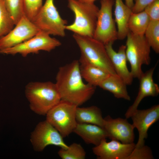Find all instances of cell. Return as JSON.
Returning a JSON list of instances; mask_svg holds the SVG:
<instances>
[{"instance_id": "cell-11", "label": "cell", "mask_w": 159, "mask_h": 159, "mask_svg": "<svg viewBox=\"0 0 159 159\" xmlns=\"http://www.w3.org/2000/svg\"><path fill=\"white\" fill-rule=\"evenodd\" d=\"M40 30L25 15L15 26L0 39V50L11 48L32 38Z\"/></svg>"}, {"instance_id": "cell-20", "label": "cell", "mask_w": 159, "mask_h": 159, "mask_svg": "<svg viewBox=\"0 0 159 159\" xmlns=\"http://www.w3.org/2000/svg\"><path fill=\"white\" fill-rule=\"evenodd\" d=\"M75 115L78 123L92 124L103 127L104 118L100 109L96 106L82 107L77 106Z\"/></svg>"}, {"instance_id": "cell-8", "label": "cell", "mask_w": 159, "mask_h": 159, "mask_svg": "<svg viewBox=\"0 0 159 159\" xmlns=\"http://www.w3.org/2000/svg\"><path fill=\"white\" fill-rule=\"evenodd\" d=\"M115 0H101L96 26L93 38L105 45L117 39V30L112 17V9Z\"/></svg>"}, {"instance_id": "cell-4", "label": "cell", "mask_w": 159, "mask_h": 159, "mask_svg": "<svg viewBox=\"0 0 159 159\" xmlns=\"http://www.w3.org/2000/svg\"><path fill=\"white\" fill-rule=\"evenodd\" d=\"M73 37L80 51V57L110 74H116L105 45L93 37L74 34Z\"/></svg>"}, {"instance_id": "cell-30", "label": "cell", "mask_w": 159, "mask_h": 159, "mask_svg": "<svg viewBox=\"0 0 159 159\" xmlns=\"http://www.w3.org/2000/svg\"><path fill=\"white\" fill-rule=\"evenodd\" d=\"M155 0H135L132 12L137 13L143 11L145 8Z\"/></svg>"}, {"instance_id": "cell-21", "label": "cell", "mask_w": 159, "mask_h": 159, "mask_svg": "<svg viewBox=\"0 0 159 159\" xmlns=\"http://www.w3.org/2000/svg\"><path fill=\"white\" fill-rule=\"evenodd\" d=\"M127 85L117 74H110L99 86L103 89L112 93L117 98L123 99L130 101Z\"/></svg>"}, {"instance_id": "cell-14", "label": "cell", "mask_w": 159, "mask_h": 159, "mask_svg": "<svg viewBox=\"0 0 159 159\" xmlns=\"http://www.w3.org/2000/svg\"><path fill=\"white\" fill-rule=\"evenodd\" d=\"M103 140L92 148L94 154L99 159H127L135 146L134 143L124 144L115 140Z\"/></svg>"}, {"instance_id": "cell-24", "label": "cell", "mask_w": 159, "mask_h": 159, "mask_svg": "<svg viewBox=\"0 0 159 159\" xmlns=\"http://www.w3.org/2000/svg\"><path fill=\"white\" fill-rule=\"evenodd\" d=\"M15 25L4 0H0V39L9 33Z\"/></svg>"}, {"instance_id": "cell-5", "label": "cell", "mask_w": 159, "mask_h": 159, "mask_svg": "<svg viewBox=\"0 0 159 159\" xmlns=\"http://www.w3.org/2000/svg\"><path fill=\"white\" fill-rule=\"evenodd\" d=\"M126 54L133 78L139 79L143 72L142 66L150 62L151 47L144 35H138L129 31L127 36Z\"/></svg>"}, {"instance_id": "cell-18", "label": "cell", "mask_w": 159, "mask_h": 159, "mask_svg": "<svg viewBox=\"0 0 159 159\" xmlns=\"http://www.w3.org/2000/svg\"><path fill=\"white\" fill-rule=\"evenodd\" d=\"M80 69L83 79L87 83L95 87L99 86L110 74L103 69L91 64L80 57Z\"/></svg>"}, {"instance_id": "cell-31", "label": "cell", "mask_w": 159, "mask_h": 159, "mask_svg": "<svg viewBox=\"0 0 159 159\" xmlns=\"http://www.w3.org/2000/svg\"><path fill=\"white\" fill-rule=\"evenodd\" d=\"M125 4L132 9L134 5V0H125Z\"/></svg>"}, {"instance_id": "cell-22", "label": "cell", "mask_w": 159, "mask_h": 159, "mask_svg": "<svg viewBox=\"0 0 159 159\" xmlns=\"http://www.w3.org/2000/svg\"><path fill=\"white\" fill-rule=\"evenodd\" d=\"M150 21L149 16L144 10L137 13L132 12L128 23V29L134 34L144 35Z\"/></svg>"}, {"instance_id": "cell-23", "label": "cell", "mask_w": 159, "mask_h": 159, "mask_svg": "<svg viewBox=\"0 0 159 159\" xmlns=\"http://www.w3.org/2000/svg\"><path fill=\"white\" fill-rule=\"evenodd\" d=\"M144 36L150 47L159 53V21H150Z\"/></svg>"}, {"instance_id": "cell-2", "label": "cell", "mask_w": 159, "mask_h": 159, "mask_svg": "<svg viewBox=\"0 0 159 159\" xmlns=\"http://www.w3.org/2000/svg\"><path fill=\"white\" fill-rule=\"evenodd\" d=\"M25 93L31 110L41 115H46L61 100L55 83L50 81L30 82Z\"/></svg>"}, {"instance_id": "cell-1", "label": "cell", "mask_w": 159, "mask_h": 159, "mask_svg": "<svg viewBox=\"0 0 159 159\" xmlns=\"http://www.w3.org/2000/svg\"><path fill=\"white\" fill-rule=\"evenodd\" d=\"M78 60L60 67L55 83L61 100L79 106L87 101L95 93L96 87L83 81Z\"/></svg>"}, {"instance_id": "cell-26", "label": "cell", "mask_w": 159, "mask_h": 159, "mask_svg": "<svg viewBox=\"0 0 159 159\" xmlns=\"http://www.w3.org/2000/svg\"><path fill=\"white\" fill-rule=\"evenodd\" d=\"M6 7L15 25L25 15L24 0H4Z\"/></svg>"}, {"instance_id": "cell-27", "label": "cell", "mask_w": 159, "mask_h": 159, "mask_svg": "<svg viewBox=\"0 0 159 159\" xmlns=\"http://www.w3.org/2000/svg\"><path fill=\"white\" fill-rule=\"evenodd\" d=\"M25 15L32 21L42 4V0H24Z\"/></svg>"}, {"instance_id": "cell-6", "label": "cell", "mask_w": 159, "mask_h": 159, "mask_svg": "<svg viewBox=\"0 0 159 159\" xmlns=\"http://www.w3.org/2000/svg\"><path fill=\"white\" fill-rule=\"evenodd\" d=\"M40 30L49 35L64 37L67 21L60 16L54 0H46L32 21Z\"/></svg>"}, {"instance_id": "cell-28", "label": "cell", "mask_w": 159, "mask_h": 159, "mask_svg": "<svg viewBox=\"0 0 159 159\" xmlns=\"http://www.w3.org/2000/svg\"><path fill=\"white\" fill-rule=\"evenodd\" d=\"M152 151L148 146L145 145L135 148L127 159H153Z\"/></svg>"}, {"instance_id": "cell-17", "label": "cell", "mask_w": 159, "mask_h": 159, "mask_svg": "<svg viewBox=\"0 0 159 159\" xmlns=\"http://www.w3.org/2000/svg\"><path fill=\"white\" fill-rule=\"evenodd\" d=\"M73 132L81 137L88 144L98 145L101 141L108 138V135L102 127L95 125L78 123Z\"/></svg>"}, {"instance_id": "cell-9", "label": "cell", "mask_w": 159, "mask_h": 159, "mask_svg": "<svg viewBox=\"0 0 159 159\" xmlns=\"http://www.w3.org/2000/svg\"><path fill=\"white\" fill-rule=\"evenodd\" d=\"M61 45L60 42L50 35L40 31L29 39L14 47L0 50V53L20 54L25 57L30 54H37L40 51L49 52Z\"/></svg>"}, {"instance_id": "cell-3", "label": "cell", "mask_w": 159, "mask_h": 159, "mask_svg": "<svg viewBox=\"0 0 159 159\" xmlns=\"http://www.w3.org/2000/svg\"><path fill=\"white\" fill-rule=\"evenodd\" d=\"M68 7L74 14V19L67 25L66 29L80 35L93 37L95 30L99 8L94 3L79 0H67Z\"/></svg>"}, {"instance_id": "cell-25", "label": "cell", "mask_w": 159, "mask_h": 159, "mask_svg": "<svg viewBox=\"0 0 159 159\" xmlns=\"http://www.w3.org/2000/svg\"><path fill=\"white\" fill-rule=\"evenodd\" d=\"M59 156L62 159H84L86 153L79 143H73L67 149L60 148L58 152Z\"/></svg>"}, {"instance_id": "cell-13", "label": "cell", "mask_w": 159, "mask_h": 159, "mask_svg": "<svg viewBox=\"0 0 159 159\" xmlns=\"http://www.w3.org/2000/svg\"><path fill=\"white\" fill-rule=\"evenodd\" d=\"M103 128L107 132L108 138L111 140H116L124 144L134 143L135 128L126 118L114 119L108 115L104 118Z\"/></svg>"}, {"instance_id": "cell-12", "label": "cell", "mask_w": 159, "mask_h": 159, "mask_svg": "<svg viewBox=\"0 0 159 159\" xmlns=\"http://www.w3.org/2000/svg\"><path fill=\"white\" fill-rule=\"evenodd\" d=\"M130 118L132 121V125L138 132V140L135 148L141 147L145 145L149 128L159 119V105H155L145 110L137 109Z\"/></svg>"}, {"instance_id": "cell-16", "label": "cell", "mask_w": 159, "mask_h": 159, "mask_svg": "<svg viewBox=\"0 0 159 159\" xmlns=\"http://www.w3.org/2000/svg\"><path fill=\"white\" fill-rule=\"evenodd\" d=\"M113 44L110 43L105 45L109 57L116 74L127 85H130L133 77L127 64V60L126 54V46L121 45L117 52L113 48Z\"/></svg>"}, {"instance_id": "cell-7", "label": "cell", "mask_w": 159, "mask_h": 159, "mask_svg": "<svg viewBox=\"0 0 159 159\" xmlns=\"http://www.w3.org/2000/svg\"><path fill=\"white\" fill-rule=\"evenodd\" d=\"M77 106L61 100L46 115V120L51 124L63 138L73 132L77 122L76 110Z\"/></svg>"}, {"instance_id": "cell-29", "label": "cell", "mask_w": 159, "mask_h": 159, "mask_svg": "<svg viewBox=\"0 0 159 159\" xmlns=\"http://www.w3.org/2000/svg\"><path fill=\"white\" fill-rule=\"evenodd\" d=\"M149 16L150 21H159V0H155L144 10Z\"/></svg>"}, {"instance_id": "cell-10", "label": "cell", "mask_w": 159, "mask_h": 159, "mask_svg": "<svg viewBox=\"0 0 159 159\" xmlns=\"http://www.w3.org/2000/svg\"><path fill=\"white\" fill-rule=\"evenodd\" d=\"M31 141L34 149L38 151H43L49 145L63 149L68 147L59 132L46 120L37 125L32 133Z\"/></svg>"}, {"instance_id": "cell-19", "label": "cell", "mask_w": 159, "mask_h": 159, "mask_svg": "<svg viewBox=\"0 0 159 159\" xmlns=\"http://www.w3.org/2000/svg\"><path fill=\"white\" fill-rule=\"evenodd\" d=\"M115 21L117 28V39L123 40L129 32L128 23L132 10L122 0H115Z\"/></svg>"}, {"instance_id": "cell-15", "label": "cell", "mask_w": 159, "mask_h": 159, "mask_svg": "<svg viewBox=\"0 0 159 159\" xmlns=\"http://www.w3.org/2000/svg\"><path fill=\"white\" fill-rule=\"evenodd\" d=\"M156 64L143 73L140 78L139 91L133 103L130 106L125 114L127 119L130 118L132 113L138 109L142 100L145 97H155L159 93V87L154 82L153 75Z\"/></svg>"}, {"instance_id": "cell-32", "label": "cell", "mask_w": 159, "mask_h": 159, "mask_svg": "<svg viewBox=\"0 0 159 159\" xmlns=\"http://www.w3.org/2000/svg\"><path fill=\"white\" fill-rule=\"evenodd\" d=\"M79 1L84 2L88 3H94L95 1L96 0H79Z\"/></svg>"}]
</instances>
